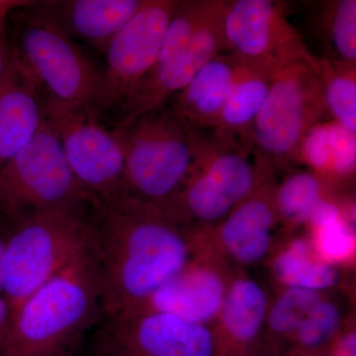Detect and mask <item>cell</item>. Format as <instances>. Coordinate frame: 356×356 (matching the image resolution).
I'll return each instance as SVG.
<instances>
[{
    "mask_svg": "<svg viewBox=\"0 0 356 356\" xmlns=\"http://www.w3.org/2000/svg\"><path fill=\"white\" fill-rule=\"evenodd\" d=\"M327 115L318 70L304 63L281 70L255 122L257 163L268 168L298 161L302 140Z\"/></svg>",
    "mask_w": 356,
    "mask_h": 356,
    "instance_id": "obj_8",
    "label": "cell"
},
{
    "mask_svg": "<svg viewBox=\"0 0 356 356\" xmlns=\"http://www.w3.org/2000/svg\"><path fill=\"white\" fill-rule=\"evenodd\" d=\"M102 317L90 243L16 312L0 339V356H79L84 339Z\"/></svg>",
    "mask_w": 356,
    "mask_h": 356,
    "instance_id": "obj_2",
    "label": "cell"
},
{
    "mask_svg": "<svg viewBox=\"0 0 356 356\" xmlns=\"http://www.w3.org/2000/svg\"><path fill=\"white\" fill-rule=\"evenodd\" d=\"M193 135L194 159L186 177L191 179L179 199L194 217L212 221L252 191L257 161L252 163V154L220 142L211 133Z\"/></svg>",
    "mask_w": 356,
    "mask_h": 356,
    "instance_id": "obj_13",
    "label": "cell"
},
{
    "mask_svg": "<svg viewBox=\"0 0 356 356\" xmlns=\"http://www.w3.org/2000/svg\"><path fill=\"white\" fill-rule=\"evenodd\" d=\"M228 53L218 54L168 102L173 113L193 134L212 133L228 99L238 69Z\"/></svg>",
    "mask_w": 356,
    "mask_h": 356,
    "instance_id": "obj_15",
    "label": "cell"
},
{
    "mask_svg": "<svg viewBox=\"0 0 356 356\" xmlns=\"http://www.w3.org/2000/svg\"><path fill=\"white\" fill-rule=\"evenodd\" d=\"M298 161L320 173L346 177L355 172L356 134L334 120L318 122L300 145Z\"/></svg>",
    "mask_w": 356,
    "mask_h": 356,
    "instance_id": "obj_19",
    "label": "cell"
},
{
    "mask_svg": "<svg viewBox=\"0 0 356 356\" xmlns=\"http://www.w3.org/2000/svg\"><path fill=\"white\" fill-rule=\"evenodd\" d=\"M86 356H90V355H86Z\"/></svg>",
    "mask_w": 356,
    "mask_h": 356,
    "instance_id": "obj_33",
    "label": "cell"
},
{
    "mask_svg": "<svg viewBox=\"0 0 356 356\" xmlns=\"http://www.w3.org/2000/svg\"><path fill=\"white\" fill-rule=\"evenodd\" d=\"M44 121L41 96L9 58L0 79V170L33 139Z\"/></svg>",
    "mask_w": 356,
    "mask_h": 356,
    "instance_id": "obj_16",
    "label": "cell"
},
{
    "mask_svg": "<svg viewBox=\"0 0 356 356\" xmlns=\"http://www.w3.org/2000/svg\"><path fill=\"white\" fill-rule=\"evenodd\" d=\"M6 228L0 229V294L2 291L1 285V267H2V259H3L4 248H6Z\"/></svg>",
    "mask_w": 356,
    "mask_h": 356,
    "instance_id": "obj_32",
    "label": "cell"
},
{
    "mask_svg": "<svg viewBox=\"0 0 356 356\" xmlns=\"http://www.w3.org/2000/svg\"><path fill=\"white\" fill-rule=\"evenodd\" d=\"M112 131L123 153L126 194L163 207L191 170L193 134L168 102Z\"/></svg>",
    "mask_w": 356,
    "mask_h": 356,
    "instance_id": "obj_6",
    "label": "cell"
},
{
    "mask_svg": "<svg viewBox=\"0 0 356 356\" xmlns=\"http://www.w3.org/2000/svg\"><path fill=\"white\" fill-rule=\"evenodd\" d=\"M180 0H144L105 51L97 113H118L158 60L166 29Z\"/></svg>",
    "mask_w": 356,
    "mask_h": 356,
    "instance_id": "obj_11",
    "label": "cell"
},
{
    "mask_svg": "<svg viewBox=\"0 0 356 356\" xmlns=\"http://www.w3.org/2000/svg\"><path fill=\"white\" fill-rule=\"evenodd\" d=\"M318 302V295L315 291L290 288L270 312L269 325L271 329L278 332L295 331Z\"/></svg>",
    "mask_w": 356,
    "mask_h": 356,
    "instance_id": "obj_26",
    "label": "cell"
},
{
    "mask_svg": "<svg viewBox=\"0 0 356 356\" xmlns=\"http://www.w3.org/2000/svg\"><path fill=\"white\" fill-rule=\"evenodd\" d=\"M317 243L321 254L329 261H343L355 250V236L341 217L317 227Z\"/></svg>",
    "mask_w": 356,
    "mask_h": 356,
    "instance_id": "obj_28",
    "label": "cell"
},
{
    "mask_svg": "<svg viewBox=\"0 0 356 356\" xmlns=\"http://www.w3.org/2000/svg\"><path fill=\"white\" fill-rule=\"evenodd\" d=\"M144 0H44L28 9L69 37L105 55L110 42Z\"/></svg>",
    "mask_w": 356,
    "mask_h": 356,
    "instance_id": "obj_14",
    "label": "cell"
},
{
    "mask_svg": "<svg viewBox=\"0 0 356 356\" xmlns=\"http://www.w3.org/2000/svg\"><path fill=\"white\" fill-rule=\"evenodd\" d=\"M316 6L318 33L330 51L324 58L356 64L355 0H332Z\"/></svg>",
    "mask_w": 356,
    "mask_h": 356,
    "instance_id": "obj_22",
    "label": "cell"
},
{
    "mask_svg": "<svg viewBox=\"0 0 356 356\" xmlns=\"http://www.w3.org/2000/svg\"><path fill=\"white\" fill-rule=\"evenodd\" d=\"M168 218L127 194L95 206L91 248L103 317L137 308L184 270L187 247Z\"/></svg>",
    "mask_w": 356,
    "mask_h": 356,
    "instance_id": "obj_1",
    "label": "cell"
},
{
    "mask_svg": "<svg viewBox=\"0 0 356 356\" xmlns=\"http://www.w3.org/2000/svg\"><path fill=\"white\" fill-rule=\"evenodd\" d=\"M9 323H10V309L6 300L0 294V339L6 332Z\"/></svg>",
    "mask_w": 356,
    "mask_h": 356,
    "instance_id": "obj_31",
    "label": "cell"
},
{
    "mask_svg": "<svg viewBox=\"0 0 356 356\" xmlns=\"http://www.w3.org/2000/svg\"><path fill=\"white\" fill-rule=\"evenodd\" d=\"M322 186L314 173H294L280 185L276 203L285 219L292 222L310 221L314 211L322 202Z\"/></svg>",
    "mask_w": 356,
    "mask_h": 356,
    "instance_id": "obj_25",
    "label": "cell"
},
{
    "mask_svg": "<svg viewBox=\"0 0 356 356\" xmlns=\"http://www.w3.org/2000/svg\"><path fill=\"white\" fill-rule=\"evenodd\" d=\"M27 0H0V79L10 58L8 39V18L13 11L27 6Z\"/></svg>",
    "mask_w": 356,
    "mask_h": 356,
    "instance_id": "obj_29",
    "label": "cell"
},
{
    "mask_svg": "<svg viewBox=\"0 0 356 356\" xmlns=\"http://www.w3.org/2000/svg\"><path fill=\"white\" fill-rule=\"evenodd\" d=\"M222 297L224 290L216 274L184 270L145 302H149L151 312L201 324L216 315L221 309Z\"/></svg>",
    "mask_w": 356,
    "mask_h": 356,
    "instance_id": "obj_18",
    "label": "cell"
},
{
    "mask_svg": "<svg viewBox=\"0 0 356 356\" xmlns=\"http://www.w3.org/2000/svg\"><path fill=\"white\" fill-rule=\"evenodd\" d=\"M228 0H180L166 29L158 60L119 110L115 125L168 102L208 60L227 53L224 16Z\"/></svg>",
    "mask_w": 356,
    "mask_h": 356,
    "instance_id": "obj_4",
    "label": "cell"
},
{
    "mask_svg": "<svg viewBox=\"0 0 356 356\" xmlns=\"http://www.w3.org/2000/svg\"><path fill=\"white\" fill-rule=\"evenodd\" d=\"M44 116L57 135L77 181L95 205L126 194L124 158L113 131L95 110L41 97Z\"/></svg>",
    "mask_w": 356,
    "mask_h": 356,
    "instance_id": "obj_9",
    "label": "cell"
},
{
    "mask_svg": "<svg viewBox=\"0 0 356 356\" xmlns=\"http://www.w3.org/2000/svg\"><path fill=\"white\" fill-rule=\"evenodd\" d=\"M90 356H214L212 334L201 324L168 314L124 312L103 317Z\"/></svg>",
    "mask_w": 356,
    "mask_h": 356,
    "instance_id": "obj_12",
    "label": "cell"
},
{
    "mask_svg": "<svg viewBox=\"0 0 356 356\" xmlns=\"http://www.w3.org/2000/svg\"><path fill=\"white\" fill-rule=\"evenodd\" d=\"M222 321L229 336L248 343L259 334L266 310V299L259 285L241 280L231 288L222 302Z\"/></svg>",
    "mask_w": 356,
    "mask_h": 356,
    "instance_id": "obj_21",
    "label": "cell"
},
{
    "mask_svg": "<svg viewBox=\"0 0 356 356\" xmlns=\"http://www.w3.org/2000/svg\"><path fill=\"white\" fill-rule=\"evenodd\" d=\"M29 4L15 9L8 18L14 67L41 97L83 105L97 113L102 70L79 44L32 13Z\"/></svg>",
    "mask_w": 356,
    "mask_h": 356,
    "instance_id": "obj_5",
    "label": "cell"
},
{
    "mask_svg": "<svg viewBox=\"0 0 356 356\" xmlns=\"http://www.w3.org/2000/svg\"><path fill=\"white\" fill-rule=\"evenodd\" d=\"M76 204L95 205L44 119L33 139L0 170V216L11 221Z\"/></svg>",
    "mask_w": 356,
    "mask_h": 356,
    "instance_id": "obj_7",
    "label": "cell"
},
{
    "mask_svg": "<svg viewBox=\"0 0 356 356\" xmlns=\"http://www.w3.org/2000/svg\"><path fill=\"white\" fill-rule=\"evenodd\" d=\"M339 320L336 307L327 302H318L297 329L300 343L306 348L322 346L336 332Z\"/></svg>",
    "mask_w": 356,
    "mask_h": 356,
    "instance_id": "obj_27",
    "label": "cell"
},
{
    "mask_svg": "<svg viewBox=\"0 0 356 356\" xmlns=\"http://www.w3.org/2000/svg\"><path fill=\"white\" fill-rule=\"evenodd\" d=\"M238 63L233 88L219 123L211 134L224 144L254 154L255 122L275 76L238 60Z\"/></svg>",
    "mask_w": 356,
    "mask_h": 356,
    "instance_id": "obj_17",
    "label": "cell"
},
{
    "mask_svg": "<svg viewBox=\"0 0 356 356\" xmlns=\"http://www.w3.org/2000/svg\"><path fill=\"white\" fill-rule=\"evenodd\" d=\"M331 356H356L355 334L351 332L341 337L332 348Z\"/></svg>",
    "mask_w": 356,
    "mask_h": 356,
    "instance_id": "obj_30",
    "label": "cell"
},
{
    "mask_svg": "<svg viewBox=\"0 0 356 356\" xmlns=\"http://www.w3.org/2000/svg\"><path fill=\"white\" fill-rule=\"evenodd\" d=\"M275 273L285 284L300 289H325L336 284L337 273L327 264L311 259L308 245L296 241L275 262Z\"/></svg>",
    "mask_w": 356,
    "mask_h": 356,
    "instance_id": "obj_24",
    "label": "cell"
},
{
    "mask_svg": "<svg viewBox=\"0 0 356 356\" xmlns=\"http://www.w3.org/2000/svg\"><path fill=\"white\" fill-rule=\"evenodd\" d=\"M273 222V211L266 200L245 198L224 222L222 241L241 261H259L268 248Z\"/></svg>",
    "mask_w": 356,
    "mask_h": 356,
    "instance_id": "obj_20",
    "label": "cell"
},
{
    "mask_svg": "<svg viewBox=\"0 0 356 356\" xmlns=\"http://www.w3.org/2000/svg\"><path fill=\"white\" fill-rule=\"evenodd\" d=\"M95 205L60 206L6 221L1 295L10 320L33 293L88 250Z\"/></svg>",
    "mask_w": 356,
    "mask_h": 356,
    "instance_id": "obj_3",
    "label": "cell"
},
{
    "mask_svg": "<svg viewBox=\"0 0 356 356\" xmlns=\"http://www.w3.org/2000/svg\"><path fill=\"white\" fill-rule=\"evenodd\" d=\"M318 76L327 113L356 134V64L318 58Z\"/></svg>",
    "mask_w": 356,
    "mask_h": 356,
    "instance_id": "obj_23",
    "label": "cell"
},
{
    "mask_svg": "<svg viewBox=\"0 0 356 356\" xmlns=\"http://www.w3.org/2000/svg\"><path fill=\"white\" fill-rule=\"evenodd\" d=\"M224 36L227 53L273 76L297 63L320 70L318 58L288 19L282 2L228 0Z\"/></svg>",
    "mask_w": 356,
    "mask_h": 356,
    "instance_id": "obj_10",
    "label": "cell"
}]
</instances>
